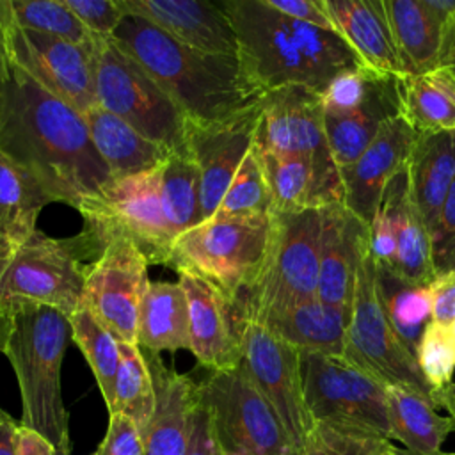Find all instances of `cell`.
Returning a JSON list of instances; mask_svg holds the SVG:
<instances>
[{"label":"cell","mask_w":455,"mask_h":455,"mask_svg":"<svg viewBox=\"0 0 455 455\" xmlns=\"http://www.w3.org/2000/svg\"><path fill=\"white\" fill-rule=\"evenodd\" d=\"M0 151L28 171L53 203L75 210L110 180L84 116L12 64L0 103Z\"/></svg>","instance_id":"cell-1"},{"label":"cell","mask_w":455,"mask_h":455,"mask_svg":"<svg viewBox=\"0 0 455 455\" xmlns=\"http://www.w3.org/2000/svg\"><path fill=\"white\" fill-rule=\"evenodd\" d=\"M220 4L236 32L240 64L261 94L286 85L323 94L338 75L366 68L332 28L291 20L265 0Z\"/></svg>","instance_id":"cell-2"},{"label":"cell","mask_w":455,"mask_h":455,"mask_svg":"<svg viewBox=\"0 0 455 455\" xmlns=\"http://www.w3.org/2000/svg\"><path fill=\"white\" fill-rule=\"evenodd\" d=\"M114 37L192 123L226 121L263 96L238 57L185 46L142 18L126 16Z\"/></svg>","instance_id":"cell-3"},{"label":"cell","mask_w":455,"mask_h":455,"mask_svg":"<svg viewBox=\"0 0 455 455\" xmlns=\"http://www.w3.org/2000/svg\"><path fill=\"white\" fill-rule=\"evenodd\" d=\"M9 359L21 396L20 425L46 437L57 455H71L69 412L62 400L60 368L73 331L69 318L41 304H20L9 313Z\"/></svg>","instance_id":"cell-4"},{"label":"cell","mask_w":455,"mask_h":455,"mask_svg":"<svg viewBox=\"0 0 455 455\" xmlns=\"http://www.w3.org/2000/svg\"><path fill=\"white\" fill-rule=\"evenodd\" d=\"M103 245L89 231L55 238L36 229L9 258L0 275V311L20 304L50 306L68 318L80 307L87 268Z\"/></svg>","instance_id":"cell-5"},{"label":"cell","mask_w":455,"mask_h":455,"mask_svg":"<svg viewBox=\"0 0 455 455\" xmlns=\"http://www.w3.org/2000/svg\"><path fill=\"white\" fill-rule=\"evenodd\" d=\"M323 208L272 213V238L263 268L233 306L238 320L265 316L316 299Z\"/></svg>","instance_id":"cell-6"},{"label":"cell","mask_w":455,"mask_h":455,"mask_svg":"<svg viewBox=\"0 0 455 455\" xmlns=\"http://www.w3.org/2000/svg\"><path fill=\"white\" fill-rule=\"evenodd\" d=\"M89 57L100 107L172 153L188 149V119L116 37L92 36Z\"/></svg>","instance_id":"cell-7"},{"label":"cell","mask_w":455,"mask_h":455,"mask_svg":"<svg viewBox=\"0 0 455 455\" xmlns=\"http://www.w3.org/2000/svg\"><path fill=\"white\" fill-rule=\"evenodd\" d=\"M270 238L272 217L210 219L174 238L167 267L206 279L233 307L256 283Z\"/></svg>","instance_id":"cell-8"},{"label":"cell","mask_w":455,"mask_h":455,"mask_svg":"<svg viewBox=\"0 0 455 455\" xmlns=\"http://www.w3.org/2000/svg\"><path fill=\"white\" fill-rule=\"evenodd\" d=\"M341 357L386 387H407L432 402V387L425 380L416 357L402 343L384 311L377 281V263L370 252L368 240L359 258L350 322Z\"/></svg>","instance_id":"cell-9"},{"label":"cell","mask_w":455,"mask_h":455,"mask_svg":"<svg viewBox=\"0 0 455 455\" xmlns=\"http://www.w3.org/2000/svg\"><path fill=\"white\" fill-rule=\"evenodd\" d=\"M224 455H297L279 416L249 377L243 363L210 371L197 382Z\"/></svg>","instance_id":"cell-10"},{"label":"cell","mask_w":455,"mask_h":455,"mask_svg":"<svg viewBox=\"0 0 455 455\" xmlns=\"http://www.w3.org/2000/svg\"><path fill=\"white\" fill-rule=\"evenodd\" d=\"M160 169V167H158ZM158 169L108 180L96 197L82 203L84 229L103 245L108 236L130 238L149 265H165L174 236L164 219L158 196Z\"/></svg>","instance_id":"cell-11"},{"label":"cell","mask_w":455,"mask_h":455,"mask_svg":"<svg viewBox=\"0 0 455 455\" xmlns=\"http://www.w3.org/2000/svg\"><path fill=\"white\" fill-rule=\"evenodd\" d=\"M304 396L313 421L363 427L393 439L386 386L341 355L300 352Z\"/></svg>","instance_id":"cell-12"},{"label":"cell","mask_w":455,"mask_h":455,"mask_svg":"<svg viewBox=\"0 0 455 455\" xmlns=\"http://www.w3.org/2000/svg\"><path fill=\"white\" fill-rule=\"evenodd\" d=\"M242 363L279 416L297 455L304 453L313 418L306 403L300 352L256 320H238Z\"/></svg>","instance_id":"cell-13"},{"label":"cell","mask_w":455,"mask_h":455,"mask_svg":"<svg viewBox=\"0 0 455 455\" xmlns=\"http://www.w3.org/2000/svg\"><path fill=\"white\" fill-rule=\"evenodd\" d=\"M0 36L7 59L43 89L85 114L98 105L89 53L55 36L25 30L11 18L7 0H0Z\"/></svg>","instance_id":"cell-14"},{"label":"cell","mask_w":455,"mask_h":455,"mask_svg":"<svg viewBox=\"0 0 455 455\" xmlns=\"http://www.w3.org/2000/svg\"><path fill=\"white\" fill-rule=\"evenodd\" d=\"M149 261L126 236L103 242L101 254L89 263L82 307H87L119 341L137 343L139 315L149 286Z\"/></svg>","instance_id":"cell-15"},{"label":"cell","mask_w":455,"mask_h":455,"mask_svg":"<svg viewBox=\"0 0 455 455\" xmlns=\"http://www.w3.org/2000/svg\"><path fill=\"white\" fill-rule=\"evenodd\" d=\"M254 148L259 153L306 158L325 174L339 176L325 135L322 94L309 87L286 85L263 94Z\"/></svg>","instance_id":"cell-16"},{"label":"cell","mask_w":455,"mask_h":455,"mask_svg":"<svg viewBox=\"0 0 455 455\" xmlns=\"http://www.w3.org/2000/svg\"><path fill=\"white\" fill-rule=\"evenodd\" d=\"M259 101L226 121L208 124L188 121L187 148L201 174L203 222L215 215L243 158L254 146Z\"/></svg>","instance_id":"cell-17"},{"label":"cell","mask_w":455,"mask_h":455,"mask_svg":"<svg viewBox=\"0 0 455 455\" xmlns=\"http://www.w3.org/2000/svg\"><path fill=\"white\" fill-rule=\"evenodd\" d=\"M414 140L416 130L402 114L389 117L364 151L339 171L341 204L364 226L373 222L387 183L407 167Z\"/></svg>","instance_id":"cell-18"},{"label":"cell","mask_w":455,"mask_h":455,"mask_svg":"<svg viewBox=\"0 0 455 455\" xmlns=\"http://www.w3.org/2000/svg\"><path fill=\"white\" fill-rule=\"evenodd\" d=\"M126 16L142 18L194 50L238 57V39L228 12L213 0H117Z\"/></svg>","instance_id":"cell-19"},{"label":"cell","mask_w":455,"mask_h":455,"mask_svg":"<svg viewBox=\"0 0 455 455\" xmlns=\"http://www.w3.org/2000/svg\"><path fill=\"white\" fill-rule=\"evenodd\" d=\"M180 284L187 297L190 352L210 371L231 370L242 363V343L231 304L206 279L181 270Z\"/></svg>","instance_id":"cell-20"},{"label":"cell","mask_w":455,"mask_h":455,"mask_svg":"<svg viewBox=\"0 0 455 455\" xmlns=\"http://www.w3.org/2000/svg\"><path fill=\"white\" fill-rule=\"evenodd\" d=\"M142 354L155 387L153 416L142 434L146 455H187L197 409V382L165 366L160 354Z\"/></svg>","instance_id":"cell-21"},{"label":"cell","mask_w":455,"mask_h":455,"mask_svg":"<svg viewBox=\"0 0 455 455\" xmlns=\"http://www.w3.org/2000/svg\"><path fill=\"white\" fill-rule=\"evenodd\" d=\"M368 226L357 220L341 203L323 208L316 299L352 311L355 275Z\"/></svg>","instance_id":"cell-22"},{"label":"cell","mask_w":455,"mask_h":455,"mask_svg":"<svg viewBox=\"0 0 455 455\" xmlns=\"http://www.w3.org/2000/svg\"><path fill=\"white\" fill-rule=\"evenodd\" d=\"M332 28L373 71L403 76L384 0H322Z\"/></svg>","instance_id":"cell-23"},{"label":"cell","mask_w":455,"mask_h":455,"mask_svg":"<svg viewBox=\"0 0 455 455\" xmlns=\"http://www.w3.org/2000/svg\"><path fill=\"white\" fill-rule=\"evenodd\" d=\"M402 114L398 76L380 73L371 92L357 108L331 116L323 112L329 149L338 169L348 167L375 139L380 126Z\"/></svg>","instance_id":"cell-24"},{"label":"cell","mask_w":455,"mask_h":455,"mask_svg":"<svg viewBox=\"0 0 455 455\" xmlns=\"http://www.w3.org/2000/svg\"><path fill=\"white\" fill-rule=\"evenodd\" d=\"M256 149V148H254ZM272 197V213H291L341 203V178L329 176L299 156L259 153Z\"/></svg>","instance_id":"cell-25"},{"label":"cell","mask_w":455,"mask_h":455,"mask_svg":"<svg viewBox=\"0 0 455 455\" xmlns=\"http://www.w3.org/2000/svg\"><path fill=\"white\" fill-rule=\"evenodd\" d=\"M411 199L428 235L455 181V130L418 133L407 164Z\"/></svg>","instance_id":"cell-26"},{"label":"cell","mask_w":455,"mask_h":455,"mask_svg":"<svg viewBox=\"0 0 455 455\" xmlns=\"http://www.w3.org/2000/svg\"><path fill=\"white\" fill-rule=\"evenodd\" d=\"M82 116L87 123L91 140L112 180L155 171L172 153L142 137L130 124L100 105H94Z\"/></svg>","instance_id":"cell-27"},{"label":"cell","mask_w":455,"mask_h":455,"mask_svg":"<svg viewBox=\"0 0 455 455\" xmlns=\"http://www.w3.org/2000/svg\"><path fill=\"white\" fill-rule=\"evenodd\" d=\"M256 322L268 327L299 352L343 355L350 311L313 299Z\"/></svg>","instance_id":"cell-28"},{"label":"cell","mask_w":455,"mask_h":455,"mask_svg":"<svg viewBox=\"0 0 455 455\" xmlns=\"http://www.w3.org/2000/svg\"><path fill=\"white\" fill-rule=\"evenodd\" d=\"M380 203L389 208L396 233V259L391 270L412 284H430L435 277L430 235L411 199L407 167L387 183Z\"/></svg>","instance_id":"cell-29"},{"label":"cell","mask_w":455,"mask_h":455,"mask_svg":"<svg viewBox=\"0 0 455 455\" xmlns=\"http://www.w3.org/2000/svg\"><path fill=\"white\" fill-rule=\"evenodd\" d=\"M137 345L155 354L190 350L188 307L180 281H149L139 315Z\"/></svg>","instance_id":"cell-30"},{"label":"cell","mask_w":455,"mask_h":455,"mask_svg":"<svg viewBox=\"0 0 455 455\" xmlns=\"http://www.w3.org/2000/svg\"><path fill=\"white\" fill-rule=\"evenodd\" d=\"M393 439L403 444L407 455H443L446 437L455 430L450 416H441L434 403L407 387H386Z\"/></svg>","instance_id":"cell-31"},{"label":"cell","mask_w":455,"mask_h":455,"mask_svg":"<svg viewBox=\"0 0 455 455\" xmlns=\"http://www.w3.org/2000/svg\"><path fill=\"white\" fill-rule=\"evenodd\" d=\"M384 9L403 73L418 75L439 68L444 27L423 0H384Z\"/></svg>","instance_id":"cell-32"},{"label":"cell","mask_w":455,"mask_h":455,"mask_svg":"<svg viewBox=\"0 0 455 455\" xmlns=\"http://www.w3.org/2000/svg\"><path fill=\"white\" fill-rule=\"evenodd\" d=\"M50 203L39 181L0 151V247L14 252L36 231L37 217Z\"/></svg>","instance_id":"cell-33"},{"label":"cell","mask_w":455,"mask_h":455,"mask_svg":"<svg viewBox=\"0 0 455 455\" xmlns=\"http://www.w3.org/2000/svg\"><path fill=\"white\" fill-rule=\"evenodd\" d=\"M402 116L418 133L455 130V75L448 68L398 76Z\"/></svg>","instance_id":"cell-34"},{"label":"cell","mask_w":455,"mask_h":455,"mask_svg":"<svg viewBox=\"0 0 455 455\" xmlns=\"http://www.w3.org/2000/svg\"><path fill=\"white\" fill-rule=\"evenodd\" d=\"M158 196L164 219L174 238L203 222L201 174L188 149L171 153L160 165Z\"/></svg>","instance_id":"cell-35"},{"label":"cell","mask_w":455,"mask_h":455,"mask_svg":"<svg viewBox=\"0 0 455 455\" xmlns=\"http://www.w3.org/2000/svg\"><path fill=\"white\" fill-rule=\"evenodd\" d=\"M380 300L387 320L402 343L416 357L423 329L432 320L430 284H412L391 268L377 265Z\"/></svg>","instance_id":"cell-36"},{"label":"cell","mask_w":455,"mask_h":455,"mask_svg":"<svg viewBox=\"0 0 455 455\" xmlns=\"http://www.w3.org/2000/svg\"><path fill=\"white\" fill-rule=\"evenodd\" d=\"M73 343L82 350L101 391L107 411L114 407L116 375L119 368V339L87 309L78 307L69 316Z\"/></svg>","instance_id":"cell-37"},{"label":"cell","mask_w":455,"mask_h":455,"mask_svg":"<svg viewBox=\"0 0 455 455\" xmlns=\"http://www.w3.org/2000/svg\"><path fill=\"white\" fill-rule=\"evenodd\" d=\"M153 409L155 387L142 348L137 343L119 341V368L116 375L114 407L108 414L121 412L128 416L144 434L153 416Z\"/></svg>","instance_id":"cell-38"},{"label":"cell","mask_w":455,"mask_h":455,"mask_svg":"<svg viewBox=\"0 0 455 455\" xmlns=\"http://www.w3.org/2000/svg\"><path fill=\"white\" fill-rule=\"evenodd\" d=\"M272 217V197L263 174L259 156L252 149L243 158L236 176L228 187L212 219H268Z\"/></svg>","instance_id":"cell-39"},{"label":"cell","mask_w":455,"mask_h":455,"mask_svg":"<svg viewBox=\"0 0 455 455\" xmlns=\"http://www.w3.org/2000/svg\"><path fill=\"white\" fill-rule=\"evenodd\" d=\"M11 18L25 30L66 39L87 53L92 46L91 32L71 12L64 0H7Z\"/></svg>","instance_id":"cell-40"},{"label":"cell","mask_w":455,"mask_h":455,"mask_svg":"<svg viewBox=\"0 0 455 455\" xmlns=\"http://www.w3.org/2000/svg\"><path fill=\"white\" fill-rule=\"evenodd\" d=\"M391 441L363 427L315 421L302 455H377Z\"/></svg>","instance_id":"cell-41"},{"label":"cell","mask_w":455,"mask_h":455,"mask_svg":"<svg viewBox=\"0 0 455 455\" xmlns=\"http://www.w3.org/2000/svg\"><path fill=\"white\" fill-rule=\"evenodd\" d=\"M416 361L432 391L451 384L455 380L453 329H446L430 320L419 338Z\"/></svg>","instance_id":"cell-42"},{"label":"cell","mask_w":455,"mask_h":455,"mask_svg":"<svg viewBox=\"0 0 455 455\" xmlns=\"http://www.w3.org/2000/svg\"><path fill=\"white\" fill-rule=\"evenodd\" d=\"M379 75V71L370 68H359L338 75L322 94L323 112L339 116L363 105L371 92Z\"/></svg>","instance_id":"cell-43"},{"label":"cell","mask_w":455,"mask_h":455,"mask_svg":"<svg viewBox=\"0 0 455 455\" xmlns=\"http://www.w3.org/2000/svg\"><path fill=\"white\" fill-rule=\"evenodd\" d=\"M430 252L435 277L455 272V181L430 231Z\"/></svg>","instance_id":"cell-44"},{"label":"cell","mask_w":455,"mask_h":455,"mask_svg":"<svg viewBox=\"0 0 455 455\" xmlns=\"http://www.w3.org/2000/svg\"><path fill=\"white\" fill-rule=\"evenodd\" d=\"M94 37H114L126 18L117 0H64Z\"/></svg>","instance_id":"cell-45"},{"label":"cell","mask_w":455,"mask_h":455,"mask_svg":"<svg viewBox=\"0 0 455 455\" xmlns=\"http://www.w3.org/2000/svg\"><path fill=\"white\" fill-rule=\"evenodd\" d=\"M98 455H146L144 439L139 427L124 414H108L105 437L98 444Z\"/></svg>","instance_id":"cell-46"},{"label":"cell","mask_w":455,"mask_h":455,"mask_svg":"<svg viewBox=\"0 0 455 455\" xmlns=\"http://www.w3.org/2000/svg\"><path fill=\"white\" fill-rule=\"evenodd\" d=\"M368 245L377 265L391 268L396 259V233L391 212L380 203L373 222L368 228Z\"/></svg>","instance_id":"cell-47"},{"label":"cell","mask_w":455,"mask_h":455,"mask_svg":"<svg viewBox=\"0 0 455 455\" xmlns=\"http://www.w3.org/2000/svg\"><path fill=\"white\" fill-rule=\"evenodd\" d=\"M432 322L451 329L455 322V272L434 277L430 283Z\"/></svg>","instance_id":"cell-48"},{"label":"cell","mask_w":455,"mask_h":455,"mask_svg":"<svg viewBox=\"0 0 455 455\" xmlns=\"http://www.w3.org/2000/svg\"><path fill=\"white\" fill-rule=\"evenodd\" d=\"M277 12L309 25L332 28L322 0H265ZM334 30V28H332Z\"/></svg>","instance_id":"cell-49"},{"label":"cell","mask_w":455,"mask_h":455,"mask_svg":"<svg viewBox=\"0 0 455 455\" xmlns=\"http://www.w3.org/2000/svg\"><path fill=\"white\" fill-rule=\"evenodd\" d=\"M187 455H224L213 430V423L210 418L208 409L201 403L197 396V409L194 414V427L192 437L188 444Z\"/></svg>","instance_id":"cell-50"},{"label":"cell","mask_w":455,"mask_h":455,"mask_svg":"<svg viewBox=\"0 0 455 455\" xmlns=\"http://www.w3.org/2000/svg\"><path fill=\"white\" fill-rule=\"evenodd\" d=\"M16 455H57V453L46 437H43L32 428L20 425Z\"/></svg>","instance_id":"cell-51"},{"label":"cell","mask_w":455,"mask_h":455,"mask_svg":"<svg viewBox=\"0 0 455 455\" xmlns=\"http://www.w3.org/2000/svg\"><path fill=\"white\" fill-rule=\"evenodd\" d=\"M439 66L448 68L455 75V16L443 28Z\"/></svg>","instance_id":"cell-52"},{"label":"cell","mask_w":455,"mask_h":455,"mask_svg":"<svg viewBox=\"0 0 455 455\" xmlns=\"http://www.w3.org/2000/svg\"><path fill=\"white\" fill-rule=\"evenodd\" d=\"M20 421L12 416L0 419V455H16Z\"/></svg>","instance_id":"cell-53"},{"label":"cell","mask_w":455,"mask_h":455,"mask_svg":"<svg viewBox=\"0 0 455 455\" xmlns=\"http://www.w3.org/2000/svg\"><path fill=\"white\" fill-rule=\"evenodd\" d=\"M432 403L435 409H444L448 416L455 421V380L446 387L435 389L432 393Z\"/></svg>","instance_id":"cell-54"},{"label":"cell","mask_w":455,"mask_h":455,"mask_svg":"<svg viewBox=\"0 0 455 455\" xmlns=\"http://www.w3.org/2000/svg\"><path fill=\"white\" fill-rule=\"evenodd\" d=\"M423 4L443 27L455 16V0H423Z\"/></svg>","instance_id":"cell-55"},{"label":"cell","mask_w":455,"mask_h":455,"mask_svg":"<svg viewBox=\"0 0 455 455\" xmlns=\"http://www.w3.org/2000/svg\"><path fill=\"white\" fill-rule=\"evenodd\" d=\"M11 334V316L5 315L4 311H0V354L5 352V345ZM4 418H11V414H7L2 407H0V419Z\"/></svg>","instance_id":"cell-56"},{"label":"cell","mask_w":455,"mask_h":455,"mask_svg":"<svg viewBox=\"0 0 455 455\" xmlns=\"http://www.w3.org/2000/svg\"><path fill=\"white\" fill-rule=\"evenodd\" d=\"M9 73H11V62L7 59L4 41H2V36H0V103H2V96H4V91H5L7 80H9Z\"/></svg>","instance_id":"cell-57"},{"label":"cell","mask_w":455,"mask_h":455,"mask_svg":"<svg viewBox=\"0 0 455 455\" xmlns=\"http://www.w3.org/2000/svg\"><path fill=\"white\" fill-rule=\"evenodd\" d=\"M11 256H12V251H9L5 247H0V275H2V272H4V268H5V265H7Z\"/></svg>","instance_id":"cell-58"},{"label":"cell","mask_w":455,"mask_h":455,"mask_svg":"<svg viewBox=\"0 0 455 455\" xmlns=\"http://www.w3.org/2000/svg\"><path fill=\"white\" fill-rule=\"evenodd\" d=\"M377 455H407L405 451H400L398 448H395L391 443L384 448V450H380Z\"/></svg>","instance_id":"cell-59"},{"label":"cell","mask_w":455,"mask_h":455,"mask_svg":"<svg viewBox=\"0 0 455 455\" xmlns=\"http://www.w3.org/2000/svg\"><path fill=\"white\" fill-rule=\"evenodd\" d=\"M451 329H453V334H455V322H453V327H451Z\"/></svg>","instance_id":"cell-60"},{"label":"cell","mask_w":455,"mask_h":455,"mask_svg":"<svg viewBox=\"0 0 455 455\" xmlns=\"http://www.w3.org/2000/svg\"><path fill=\"white\" fill-rule=\"evenodd\" d=\"M443 455H455V453H443Z\"/></svg>","instance_id":"cell-61"},{"label":"cell","mask_w":455,"mask_h":455,"mask_svg":"<svg viewBox=\"0 0 455 455\" xmlns=\"http://www.w3.org/2000/svg\"><path fill=\"white\" fill-rule=\"evenodd\" d=\"M91 455H98V453H96V451H94V453H91Z\"/></svg>","instance_id":"cell-62"}]
</instances>
